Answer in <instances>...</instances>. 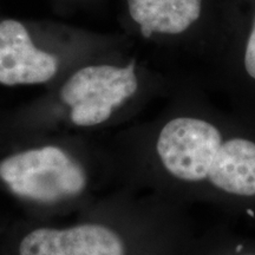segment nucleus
I'll use <instances>...</instances> for the list:
<instances>
[{
	"instance_id": "obj_2",
	"label": "nucleus",
	"mask_w": 255,
	"mask_h": 255,
	"mask_svg": "<svg viewBox=\"0 0 255 255\" xmlns=\"http://www.w3.org/2000/svg\"><path fill=\"white\" fill-rule=\"evenodd\" d=\"M196 78L226 104L255 117V0H218L214 40Z\"/></svg>"
},
{
	"instance_id": "obj_4",
	"label": "nucleus",
	"mask_w": 255,
	"mask_h": 255,
	"mask_svg": "<svg viewBox=\"0 0 255 255\" xmlns=\"http://www.w3.org/2000/svg\"><path fill=\"white\" fill-rule=\"evenodd\" d=\"M143 88L141 68L135 58L126 63L101 62L78 69L64 83L60 98L70 107L76 126L107 123L138 96Z\"/></svg>"
},
{
	"instance_id": "obj_6",
	"label": "nucleus",
	"mask_w": 255,
	"mask_h": 255,
	"mask_svg": "<svg viewBox=\"0 0 255 255\" xmlns=\"http://www.w3.org/2000/svg\"><path fill=\"white\" fill-rule=\"evenodd\" d=\"M58 69V57L37 46L26 24L13 18L0 20V84H44Z\"/></svg>"
},
{
	"instance_id": "obj_7",
	"label": "nucleus",
	"mask_w": 255,
	"mask_h": 255,
	"mask_svg": "<svg viewBox=\"0 0 255 255\" xmlns=\"http://www.w3.org/2000/svg\"><path fill=\"white\" fill-rule=\"evenodd\" d=\"M19 255H127V246L113 227L83 223L65 229H34L21 240Z\"/></svg>"
},
{
	"instance_id": "obj_1",
	"label": "nucleus",
	"mask_w": 255,
	"mask_h": 255,
	"mask_svg": "<svg viewBox=\"0 0 255 255\" xmlns=\"http://www.w3.org/2000/svg\"><path fill=\"white\" fill-rule=\"evenodd\" d=\"M168 200L255 222V117L181 75L152 142Z\"/></svg>"
},
{
	"instance_id": "obj_3",
	"label": "nucleus",
	"mask_w": 255,
	"mask_h": 255,
	"mask_svg": "<svg viewBox=\"0 0 255 255\" xmlns=\"http://www.w3.org/2000/svg\"><path fill=\"white\" fill-rule=\"evenodd\" d=\"M122 12L132 32L176 56L178 72L196 75L214 40L218 0H122Z\"/></svg>"
},
{
	"instance_id": "obj_5",
	"label": "nucleus",
	"mask_w": 255,
	"mask_h": 255,
	"mask_svg": "<svg viewBox=\"0 0 255 255\" xmlns=\"http://www.w3.org/2000/svg\"><path fill=\"white\" fill-rule=\"evenodd\" d=\"M0 178L15 195L44 203L77 196L88 182L82 165L55 145L30 149L2 159Z\"/></svg>"
},
{
	"instance_id": "obj_8",
	"label": "nucleus",
	"mask_w": 255,
	"mask_h": 255,
	"mask_svg": "<svg viewBox=\"0 0 255 255\" xmlns=\"http://www.w3.org/2000/svg\"><path fill=\"white\" fill-rule=\"evenodd\" d=\"M242 250H244V242H238L235 245V251H237L238 255H255V253H245L242 254Z\"/></svg>"
}]
</instances>
